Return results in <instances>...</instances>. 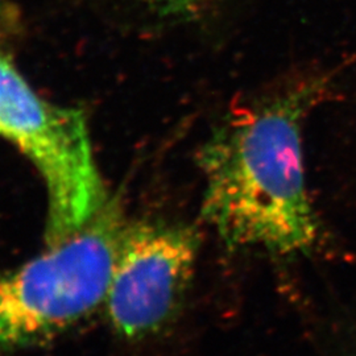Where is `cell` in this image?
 I'll use <instances>...</instances> for the list:
<instances>
[{"label":"cell","mask_w":356,"mask_h":356,"mask_svg":"<svg viewBox=\"0 0 356 356\" xmlns=\"http://www.w3.org/2000/svg\"><path fill=\"white\" fill-rule=\"evenodd\" d=\"M323 89L306 81L229 111L204 143V216L229 247L294 254L314 245L301 127Z\"/></svg>","instance_id":"6da1fadb"},{"label":"cell","mask_w":356,"mask_h":356,"mask_svg":"<svg viewBox=\"0 0 356 356\" xmlns=\"http://www.w3.org/2000/svg\"><path fill=\"white\" fill-rule=\"evenodd\" d=\"M124 226L108 201L76 234L0 275V354L56 339L104 305Z\"/></svg>","instance_id":"7a4b0ae2"},{"label":"cell","mask_w":356,"mask_h":356,"mask_svg":"<svg viewBox=\"0 0 356 356\" xmlns=\"http://www.w3.org/2000/svg\"><path fill=\"white\" fill-rule=\"evenodd\" d=\"M197 252L191 227L156 220L124 226L103 305L119 337L140 341L164 327L189 284Z\"/></svg>","instance_id":"277c9868"},{"label":"cell","mask_w":356,"mask_h":356,"mask_svg":"<svg viewBox=\"0 0 356 356\" xmlns=\"http://www.w3.org/2000/svg\"><path fill=\"white\" fill-rule=\"evenodd\" d=\"M154 3H159L168 8H185L189 7L191 4L197 3L198 0H151Z\"/></svg>","instance_id":"5b68a950"},{"label":"cell","mask_w":356,"mask_h":356,"mask_svg":"<svg viewBox=\"0 0 356 356\" xmlns=\"http://www.w3.org/2000/svg\"><path fill=\"white\" fill-rule=\"evenodd\" d=\"M0 136L26 154L45 182L47 245L76 234L108 204L85 115L41 98L3 53Z\"/></svg>","instance_id":"3957f363"},{"label":"cell","mask_w":356,"mask_h":356,"mask_svg":"<svg viewBox=\"0 0 356 356\" xmlns=\"http://www.w3.org/2000/svg\"><path fill=\"white\" fill-rule=\"evenodd\" d=\"M0 6H1V1H0Z\"/></svg>","instance_id":"8992f818"}]
</instances>
